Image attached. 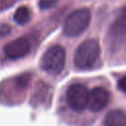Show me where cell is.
<instances>
[{"label":"cell","mask_w":126,"mask_h":126,"mask_svg":"<svg viewBox=\"0 0 126 126\" xmlns=\"http://www.w3.org/2000/svg\"><path fill=\"white\" fill-rule=\"evenodd\" d=\"M100 54V46L96 39L89 38L83 41L74 53V65L80 70L92 68Z\"/></svg>","instance_id":"obj_1"},{"label":"cell","mask_w":126,"mask_h":126,"mask_svg":"<svg viewBox=\"0 0 126 126\" xmlns=\"http://www.w3.org/2000/svg\"><path fill=\"white\" fill-rule=\"evenodd\" d=\"M90 22V10L88 8H79L67 16L63 25V32L68 36H78L87 30Z\"/></svg>","instance_id":"obj_2"},{"label":"cell","mask_w":126,"mask_h":126,"mask_svg":"<svg viewBox=\"0 0 126 126\" xmlns=\"http://www.w3.org/2000/svg\"><path fill=\"white\" fill-rule=\"evenodd\" d=\"M65 49L60 45H53L49 47L42 55L40 67L48 74L57 75L63 70L65 66Z\"/></svg>","instance_id":"obj_3"},{"label":"cell","mask_w":126,"mask_h":126,"mask_svg":"<svg viewBox=\"0 0 126 126\" xmlns=\"http://www.w3.org/2000/svg\"><path fill=\"white\" fill-rule=\"evenodd\" d=\"M89 94L88 89L83 84L71 85L66 92V100L69 107L77 112L84 110L89 104Z\"/></svg>","instance_id":"obj_4"},{"label":"cell","mask_w":126,"mask_h":126,"mask_svg":"<svg viewBox=\"0 0 126 126\" xmlns=\"http://www.w3.org/2000/svg\"><path fill=\"white\" fill-rule=\"evenodd\" d=\"M108 39L113 47H117L126 41V7L121 10L111 24L108 31Z\"/></svg>","instance_id":"obj_5"},{"label":"cell","mask_w":126,"mask_h":126,"mask_svg":"<svg viewBox=\"0 0 126 126\" xmlns=\"http://www.w3.org/2000/svg\"><path fill=\"white\" fill-rule=\"evenodd\" d=\"M31 50V41L27 36H21L4 46V54L8 59L16 60L25 57Z\"/></svg>","instance_id":"obj_6"},{"label":"cell","mask_w":126,"mask_h":126,"mask_svg":"<svg viewBox=\"0 0 126 126\" xmlns=\"http://www.w3.org/2000/svg\"><path fill=\"white\" fill-rule=\"evenodd\" d=\"M110 94L102 87L94 88L89 94V107L92 111L97 112L102 110L109 102Z\"/></svg>","instance_id":"obj_7"},{"label":"cell","mask_w":126,"mask_h":126,"mask_svg":"<svg viewBox=\"0 0 126 126\" xmlns=\"http://www.w3.org/2000/svg\"><path fill=\"white\" fill-rule=\"evenodd\" d=\"M104 126H126V113L116 109L109 111L103 120Z\"/></svg>","instance_id":"obj_8"},{"label":"cell","mask_w":126,"mask_h":126,"mask_svg":"<svg viewBox=\"0 0 126 126\" xmlns=\"http://www.w3.org/2000/svg\"><path fill=\"white\" fill-rule=\"evenodd\" d=\"M32 17V12L27 6H20L14 13V20L19 25L27 24Z\"/></svg>","instance_id":"obj_9"},{"label":"cell","mask_w":126,"mask_h":126,"mask_svg":"<svg viewBox=\"0 0 126 126\" xmlns=\"http://www.w3.org/2000/svg\"><path fill=\"white\" fill-rule=\"evenodd\" d=\"M59 2V0H39L38 1V7L41 10H47L51 9Z\"/></svg>","instance_id":"obj_10"},{"label":"cell","mask_w":126,"mask_h":126,"mask_svg":"<svg viewBox=\"0 0 126 126\" xmlns=\"http://www.w3.org/2000/svg\"><path fill=\"white\" fill-rule=\"evenodd\" d=\"M17 0H0V11L10 8L15 4Z\"/></svg>","instance_id":"obj_11"},{"label":"cell","mask_w":126,"mask_h":126,"mask_svg":"<svg viewBox=\"0 0 126 126\" xmlns=\"http://www.w3.org/2000/svg\"><path fill=\"white\" fill-rule=\"evenodd\" d=\"M118 89L120 90V91H122L123 93H125L126 94V76H124V77H122L119 81H118Z\"/></svg>","instance_id":"obj_12"},{"label":"cell","mask_w":126,"mask_h":126,"mask_svg":"<svg viewBox=\"0 0 126 126\" xmlns=\"http://www.w3.org/2000/svg\"><path fill=\"white\" fill-rule=\"evenodd\" d=\"M10 32V27L9 26H2L0 28V36H4Z\"/></svg>","instance_id":"obj_13"}]
</instances>
